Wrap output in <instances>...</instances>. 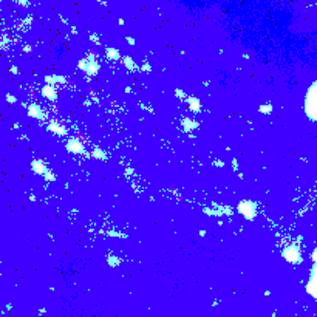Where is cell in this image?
<instances>
[{"label": "cell", "mask_w": 317, "mask_h": 317, "mask_svg": "<svg viewBox=\"0 0 317 317\" xmlns=\"http://www.w3.org/2000/svg\"><path fill=\"white\" fill-rule=\"evenodd\" d=\"M306 113L312 119H317V82L308 91L306 98Z\"/></svg>", "instance_id": "obj_1"}]
</instances>
